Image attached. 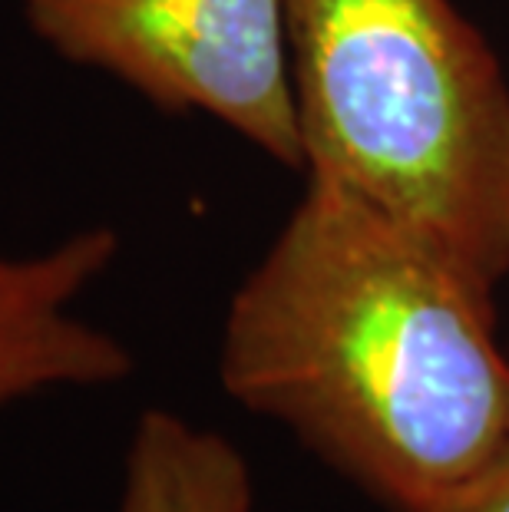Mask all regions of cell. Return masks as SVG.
<instances>
[{
  "label": "cell",
  "mask_w": 509,
  "mask_h": 512,
  "mask_svg": "<svg viewBox=\"0 0 509 512\" xmlns=\"http://www.w3.org/2000/svg\"><path fill=\"white\" fill-rule=\"evenodd\" d=\"M447 512H509V453Z\"/></svg>",
  "instance_id": "6"
},
{
  "label": "cell",
  "mask_w": 509,
  "mask_h": 512,
  "mask_svg": "<svg viewBox=\"0 0 509 512\" xmlns=\"http://www.w3.org/2000/svg\"><path fill=\"white\" fill-rule=\"evenodd\" d=\"M219 377L404 512H447L509 453L490 288L321 176L235 291Z\"/></svg>",
  "instance_id": "1"
},
{
  "label": "cell",
  "mask_w": 509,
  "mask_h": 512,
  "mask_svg": "<svg viewBox=\"0 0 509 512\" xmlns=\"http://www.w3.org/2000/svg\"><path fill=\"white\" fill-rule=\"evenodd\" d=\"M116 245L110 228H93L53 252L0 258V403L129 377L133 357L126 347L70 311L110 268Z\"/></svg>",
  "instance_id": "4"
},
{
  "label": "cell",
  "mask_w": 509,
  "mask_h": 512,
  "mask_svg": "<svg viewBox=\"0 0 509 512\" xmlns=\"http://www.w3.org/2000/svg\"><path fill=\"white\" fill-rule=\"evenodd\" d=\"M119 512H252V473L222 433L146 410L126 450Z\"/></svg>",
  "instance_id": "5"
},
{
  "label": "cell",
  "mask_w": 509,
  "mask_h": 512,
  "mask_svg": "<svg viewBox=\"0 0 509 512\" xmlns=\"http://www.w3.org/2000/svg\"><path fill=\"white\" fill-rule=\"evenodd\" d=\"M60 57L113 73L162 110H202L305 166L288 0H20Z\"/></svg>",
  "instance_id": "3"
},
{
  "label": "cell",
  "mask_w": 509,
  "mask_h": 512,
  "mask_svg": "<svg viewBox=\"0 0 509 512\" xmlns=\"http://www.w3.org/2000/svg\"><path fill=\"white\" fill-rule=\"evenodd\" d=\"M308 176L493 285L509 271V83L450 0H288Z\"/></svg>",
  "instance_id": "2"
}]
</instances>
